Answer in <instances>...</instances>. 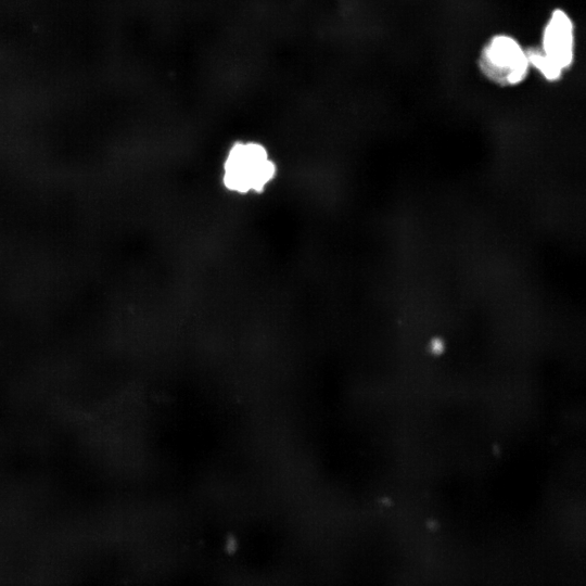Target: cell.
I'll return each mask as SVG.
<instances>
[{
	"label": "cell",
	"mask_w": 586,
	"mask_h": 586,
	"mask_svg": "<svg viewBox=\"0 0 586 586\" xmlns=\"http://www.w3.org/2000/svg\"><path fill=\"white\" fill-rule=\"evenodd\" d=\"M480 67L492 81L502 86L522 82L530 68L526 51L513 37L496 35L484 46Z\"/></svg>",
	"instance_id": "cell-2"
},
{
	"label": "cell",
	"mask_w": 586,
	"mask_h": 586,
	"mask_svg": "<svg viewBox=\"0 0 586 586\" xmlns=\"http://www.w3.org/2000/svg\"><path fill=\"white\" fill-rule=\"evenodd\" d=\"M530 67L538 71L545 79L549 81L558 80L563 72L547 60L539 50L531 49L526 51Z\"/></svg>",
	"instance_id": "cell-4"
},
{
	"label": "cell",
	"mask_w": 586,
	"mask_h": 586,
	"mask_svg": "<svg viewBox=\"0 0 586 586\" xmlns=\"http://www.w3.org/2000/svg\"><path fill=\"white\" fill-rule=\"evenodd\" d=\"M542 54L564 72L574 60V26L570 16L556 10L547 21L542 37Z\"/></svg>",
	"instance_id": "cell-3"
},
{
	"label": "cell",
	"mask_w": 586,
	"mask_h": 586,
	"mask_svg": "<svg viewBox=\"0 0 586 586\" xmlns=\"http://www.w3.org/2000/svg\"><path fill=\"white\" fill-rule=\"evenodd\" d=\"M275 164L265 148L255 142L237 143L224 163L226 188L238 193L259 192L273 178Z\"/></svg>",
	"instance_id": "cell-1"
}]
</instances>
